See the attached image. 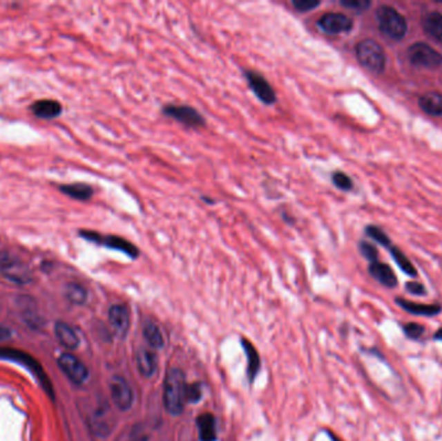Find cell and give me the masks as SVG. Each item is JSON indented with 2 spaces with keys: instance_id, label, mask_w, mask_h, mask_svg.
<instances>
[{
  "instance_id": "25",
  "label": "cell",
  "mask_w": 442,
  "mask_h": 441,
  "mask_svg": "<svg viewBox=\"0 0 442 441\" xmlns=\"http://www.w3.org/2000/svg\"><path fill=\"white\" fill-rule=\"evenodd\" d=\"M68 299L74 304H83L87 301V290L79 283H70L66 290Z\"/></svg>"
},
{
  "instance_id": "31",
  "label": "cell",
  "mask_w": 442,
  "mask_h": 441,
  "mask_svg": "<svg viewBox=\"0 0 442 441\" xmlns=\"http://www.w3.org/2000/svg\"><path fill=\"white\" fill-rule=\"evenodd\" d=\"M340 4L345 8H351V10H358V12L367 10L372 6V3L367 0H343L340 1Z\"/></svg>"
},
{
  "instance_id": "4",
  "label": "cell",
  "mask_w": 442,
  "mask_h": 441,
  "mask_svg": "<svg viewBox=\"0 0 442 441\" xmlns=\"http://www.w3.org/2000/svg\"><path fill=\"white\" fill-rule=\"evenodd\" d=\"M81 236L84 240L99 243L102 246H106L111 250L121 251L123 254L128 255L132 259H136L140 255L139 249L130 242V241L124 240L123 237L118 236H101L96 232L83 231L81 232Z\"/></svg>"
},
{
  "instance_id": "19",
  "label": "cell",
  "mask_w": 442,
  "mask_h": 441,
  "mask_svg": "<svg viewBox=\"0 0 442 441\" xmlns=\"http://www.w3.org/2000/svg\"><path fill=\"white\" fill-rule=\"evenodd\" d=\"M198 430H200V439L201 441H216V422L211 414L206 413L198 417Z\"/></svg>"
},
{
  "instance_id": "34",
  "label": "cell",
  "mask_w": 442,
  "mask_h": 441,
  "mask_svg": "<svg viewBox=\"0 0 442 441\" xmlns=\"http://www.w3.org/2000/svg\"><path fill=\"white\" fill-rule=\"evenodd\" d=\"M10 337V330H8L7 328H3L0 326V341H4V339H8Z\"/></svg>"
},
{
  "instance_id": "23",
  "label": "cell",
  "mask_w": 442,
  "mask_h": 441,
  "mask_svg": "<svg viewBox=\"0 0 442 441\" xmlns=\"http://www.w3.org/2000/svg\"><path fill=\"white\" fill-rule=\"evenodd\" d=\"M390 251H391V255H392L393 259L396 261V264L400 267V270L402 272H405L410 277L416 276V270L414 268L412 261L406 258V255L402 251L398 250L397 247H393V246L390 247Z\"/></svg>"
},
{
  "instance_id": "6",
  "label": "cell",
  "mask_w": 442,
  "mask_h": 441,
  "mask_svg": "<svg viewBox=\"0 0 442 441\" xmlns=\"http://www.w3.org/2000/svg\"><path fill=\"white\" fill-rule=\"evenodd\" d=\"M409 60L412 65L425 68V69H436L442 64V56L432 47L424 43H415L409 48L407 52Z\"/></svg>"
},
{
  "instance_id": "8",
  "label": "cell",
  "mask_w": 442,
  "mask_h": 441,
  "mask_svg": "<svg viewBox=\"0 0 442 441\" xmlns=\"http://www.w3.org/2000/svg\"><path fill=\"white\" fill-rule=\"evenodd\" d=\"M318 28L329 35H339L352 30L353 21L343 13H325L317 22Z\"/></svg>"
},
{
  "instance_id": "32",
  "label": "cell",
  "mask_w": 442,
  "mask_h": 441,
  "mask_svg": "<svg viewBox=\"0 0 442 441\" xmlns=\"http://www.w3.org/2000/svg\"><path fill=\"white\" fill-rule=\"evenodd\" d=\"M360 251H361L362 255L367 259V261H378V251L376 249L370 245V243H367V242H361L360 243Z\"/></svg>"
},
{
  "instance_id": "5",
  "label": "cell",
  "mask_w": 442,
  "mask_h": 441,
  "mask_svg": "<svg viewBox=\"0 0 442 441\" xmlns=\"http://www.w3.org/2000/svg\"><path fill=\"white\" fill-rule=\"evenodd\" d=\"M0 273L15 283L23 285L31 281V272L23 261L10 254L0 255Z\"/></svg>"
},
{
  "instance_id": "20",
  "label": "cell",
  "mask_w": 442,
  "mask_h": 441,
  "mask_svg": "<svg viewBox=\"0 0 442 441\" xmlns=\"http://www.w3.org/2000/svg\"><path fill=\"white\" fill-rule=\"evenodd\" d=\"M60 191L69 196L71 198L78 200H88L93 196V189L87 184H68V185H61Z\"/></svg>"
},
{
  "instance_id": "15",
  "label": "cell",
  "mask_w": 442,
  "mask_h": 441,
  "mask_svg": "<svg viewBox=\"0 0 442 441\" xmlns=\"http://www.w3.org/2000/svg\"><path fill=\"white\" fill-rule=\"evenodd\" d=\"M136 364L141 375L145 378H151L157 370L158 360L155 353L149 348H140L136 355Z\"/></svg>"
},
{
  "instance_id": "12",
  "label": "cell",
  "mask_w": 442,
  "mask_h": 441,
  "mask_svg": "<svg viewBox=\"0 0 442 441\" xmlns=\"http://www.w3.org/2000/svg\"><path fill=\"white\" fill-rule=\"evenodd\" d=\"M109 322L119 338H124L130 330V311L124 304H114L109 310Z\"/></svg>"
},
{
  "instance_id": "18",
  "label": "cell",
  "mask_w": 442,
  "mask_h": 441,
  "mask_svg": "<svg viewBox=\"0 0 442 441\" xmlns=\"http://www.w3.org/2000/svg\"><path fill=\"white\" fill-rule=\"evenodd\" d=\"M419 106L423 111L430 115L441 117L442 115V93L430 92L419 99Z\"/></svg>"
},
{
  "instance_id": "13",
  "label": "cell",
  "mask_w": 442,
  "mask_h": 441,
  "mask_svg": "<svg viewBox=\"0 0 442 441\" xmlns=\"http://www.w3.org/2000/svg\"><path fill=\"white\" fill-rule=\"evenodd\" d=\"M396 303L409 313L416 315V316H424V317H433L441 313L442 307L440 304H422V303H415V301H406L397 298Z\"/></svg>"
},
{
  "instance_id": "27",
  "label": "cell",
  "mask_w": 442,
  "mask_h": 441,
  "mask_svg": "<svg viewBox=\"0 0 442 441\" xmlns=\"http://www.w3.org/2000/svg\"><path fill=\"white\" fill-rule=\"evenodd\" d=\"M366 234H367L370 238H372V240L376 241L378 243H381L382 246H385V247H388V249L392 246V245H391V241L388 238V236H387L381 228H378V227H374V225L367 227V228H366Z\"/></svg>"
},
{
  "instance_id": "7",
  "label": "cell",
  "mask_w": 442,
  "mask_h": 441,
  "mask_svg": "<svg viewBox=\"0 0 442 441\" xmlns=\"http://www.w3.org/2000/svg\"><path fill=\"white\" fill-rule=\"evenodd\" d=\"M163 114L191 129H200L204 126V118L202 117L201 113L188 105L169 104L163 108Z\"/></svg>"
},
{
  "instance_id": "33",
  "label": "cell",
  "mask_w": 442,
  "mask_h": 441,
  "mask_svg": "<svg viewBox=\"0 0 442 441\" xmlns=\"http://www.w3.org/2000/svg\"><path fill=\"white\" fill-rule=\"evenodd\" d=\"M406 290L414 295H424L425 294V288L419 282H407L406 283Z\"/></svg>"
},
{
  "instance_id": "10",
  "label": "cell",
  "mask_w": 442,
  "mask_h": 441,
  "mask_svg": "<svg viewBox=\"0 0 442 441\" xmlns=\"http://www.w3.org/2000/svg\"><path fill=\"white\" fill-rule=\"evenodd\" d=\"M244 77L249 82V86L252 92L259 100L264 102L265 105H273L276 102L277 100L276 91L273 90L269 82L265 79L262 74L256 71H247L244 73Z\"/></svg>"
},
{
  "instance_id": "35",
  "label": "cell",
  "mask_w": 442,
  "mask_h": 441,
  "mask_svg": "<svg viewBox=\"0 0 442 441\" xmlns=\"http://www.w3.org/2000/svg\"><path fill=\"white\" fill-rule=\"evenodd\" d=\"M436 341H442V328L441 329H439V330L436 331V334H434V337H433Z\"/></svg>"
},
{
  "instance_id": "2",
  "label": "cell",
  "mask_w": 442,
  "mask_h": 441,
  "mask_svg": "<svg viewBox=\"0 0 442 441\" xmlns=\"http://www.w3.org/2000/svg\"><path fill=\"white\" fill-rule=\"evenodd\" d=\"M376 20H378L379 29L388 38L400 40L406 35V31H407L406 20L392 7H388V6L379 7L376 10Z\"/></svg>"
},
{
  "instance_id": "29",
  "label": "cell",
  "mask_w": 442,
  "mask_h": 441,
  "mask_svg": "<svg viewBox=\"0 0 442 441\" xmlns=\"http://www.w3.org/2000/svg\"><path fill=\"white\" fill-rule=\"evenodd\" d=\"M320 4H321L320 1H314V0H292L294 8L299 12H309L320 7Z\"/></svg>"
},
{
  "instance_id": "22",
  "label": "cell",
  "mask_w": 442,
  "mask_h": 441,
  "mask_svg": "<svg viewBox=\"0 0 442 441\" xmlns=\"http://www.w3.org/2000/svg\"><path fill=\"white\" fill-rule=\"evenodd\" d=\"M144 337L145 341H148V344L153 348H162L164 346V337L163 332L158 325L149 322L145 325L144 328Z\"/></svg>"
},
{
  "instance_id": "9",
  "label": "cell",
  "mask_w": 442,
  "mask_h": 441,
  "mask_svg": "<svg viewBox=\"0 0 442 441\" xmlns=\"http://www.w3.org/2000/svg\"><path fill=\"white\" fill-rule=\"evenodd\" d=\"M59 366L64 374L75 384H83L88 379V369L79 359L71 353H64L59 359Z\"/></svg>"
},
{
  "instance_id": "21",
  "label": "cell",
  "mask_w": 442,
  "mask_h": 441,
  "mask_svg": "<svg viewBox=\"0 0 442 441\" xmlns=\"http://www.w3.org/2000/svg\"><path fill=\"white\" fill-rule=\"evenodd\" d=\"M423 28L431 38L442 41V15L437 12L430 13L423 21Z\"/></svg>"
},
{
  "instance_id": "11",
  "label": "cell",
  "mask_w": 442,
  "mask_h": 441,
  "mask_svg": "<svg viewBox=\"0 0 442 441\" xmlns=\"http://www.w3.org/2000/svg\"><path fill=\"white\" fill-rule=\"evenodd\" d=\"M111 400L122 411L131 409L133 404V391L131 386L122 377H114L110 382Z\"/></svg>"
},
{
  "instance_id": "14",
  "label": "cell",
  "mask_w": 442,
  "mask_h": 441,
  "mask_svg": "<svg viewBox=\"0 0 442 441\" xmlns=\"http://www.w3.org/2000/svg\"><path fill=\"white\" fill-rule=\"evenodd\" d=\"M369 272L375 280L381 282L385 288H396L397 286V277L388 264L374 261L369 267Z\"/></svg>"
},
{
  "instance_id": "30",
  "label": "cell",
  "mask_w": 442,
  "mask_h": 441,
  "mask_svg": "<svg viewBox=\"0 0 442 441\" xmlns=\"http://www.w3.org/2000/svg\"><path fill=\"white\" fill-rule=\"evenodd\" d=\"M202 399V386L200 383L188 384L186 400L188 402H198Z\"/></svg>"
},
{
  "instance_id": "24",
  "label": "cell",
  "mask_w": 442,
  "mask_h": 441,
  "mask_svg": "<svg viewBox=\"0 0 442 441\" xmlns=\"http://www.w3.org/2000/svg\"><path fill=\"white\" fill-rule=\"evenodd\" d=\"M243 346H244V351L247 355V361H249V375L251 379H253L260 369V359H259L258 352L253 348V346L250 344L249 341H243Z\"/></svg>"
},
{
  "instance_id": "17",
  "label": "cell",
  "mask_w": 442,
  "mask_h": 441,
  "mask_svg": "<svg viewBox=\"0 0 442 441\" xmlns=\"http://www.w3.org/2000/svg\"><path fill=\"white\" fill-rule=\"evenodd\" d=\"M55 334H56L57 341H60L61 344L66 348L74 350L79 346V338H78L77 332L66 322H57L56 328H55Z\"/></svg>"
},
{
  "instance_id": "3",
  "label": "cell",
  "mask_w": 442,
  "mask_h": 441,
  "mask_svg": "<svg viewBox=\"0 0 442 441\" xmlns=\"http://www.w3.org/2000/svg\"><path fill=\"white\" fill-rule=\"evenodd\" d=\"M356 56L363 68L375 74H381L385 68V53L382 47L372 39L360 41L356 47Z\"/></svg>"
},
{
  "instance_id": "1",
  "label": "cell",
  "mask_w": 442,
  "mask_h": 441,
  "mask_svg": "<svg viewBox=\"0 0 442 441\" xmlns=\"http://www.w3.org/2000/svg\"><path fill=\"white\" fill-rule=\"evenodd\" d=\"M188 383L184 371L173 368L167 373L164 381V406L166 411L173 415H179L184 411L186 400Z\"/></svg>"
},
{
  "instance_id": "16",
  "label": "cell",
  "mask_w": 442,
  "mask_h": 441,
  "mask_svg": "<svg viewBox=\"0 0 442 441\" xmlns=\"http://www.w3.org/2000/svg\"><path fill=\"white\" fill-rule=\"evenodd\" d=\"M31 111L43 120H53L60 117L62 113V106L60 102L56 100H39L35 101L31 105Z\"/></svg>"
},
{
  "instance_id": "26",
  "label": "cell",
  "mask_w": 442,
  "mask_h": 441,
  "mask_svg": "<svg viewBox=\"0 0 442 441\" xmlns=\"http://www.w3.org/2000/svg\"><path fill=\"white\" fill-rule=\"evenodd\" d=\"M332 182L336 188L342 191H352L353 181L347 173L336 171L332 173Z\"/></svg>"
},
{
  "instance_id": "28",
  "label": "cell",
  "mask_w": 442,
  "mask_h": 441,
  "mask_svg": "<svg viewBox=\"0 0 442 441\" xmlns=\"http://www.w3.org/2000/svg\"><path fill=\"white\" fill-rule=\"evenodd\" d=\"M402 329H403V332L406 334L407 338L415 339V341L419 339L424 334V331H425L424 326H422L421 323H416V322H407V323H405L402 326Z\"/></svg>"
}]
</instances>
